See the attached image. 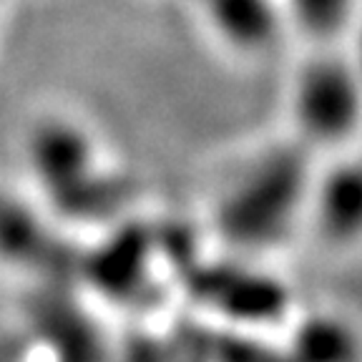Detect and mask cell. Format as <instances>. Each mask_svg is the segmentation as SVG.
Returning a JSON list of instances; mask_svg holds the SVG:
<instances>
[{
  "label": "cell",
  "instance_id": "obj_1",
  "mask_svg": "<svg viewBox=\"0 0 362 362\" xmlns=\"http://www.w3.org/2000/svg\"><path fill=\"white\" fill-rule=\"evenodd\" d=\"M199 300L219 320V329L249 332L255 327H272L287 320L289 297L287 289L264 274L244 269V267H211V269L184 272Z\"/></svg>",
  "mask_w": 362,
  "mask_h": 362
},
{
  "label": "cell",
  "instance_id": "obj_2",
  "mask_svg": "<svg viewBox=\"0 0 362 362\" xmlns=\"http://www.w3.org/2000/svg\"><path fill=\"white\" fill-rule=\"evenodd\" d=\"M0 259L18 269L66 274L74 269V252L16 199L0 192Z\"/></svg>",
  "mask_w": 362,
  "mask_h": 362
},
{
  "label": "cell",
  "instance_id": "obj_3",
  "mask_svg": "<svg viewBox=\"0 0 362 362\" xmlns=\"http://www.w3.org/2000/svg\"><path fill=\"white\" fill-rule=\"evenodd\" d=\"M357 179H337L327 194L325 204V224L334 239H352L357 234V216H360V204H357Z\"/></svg>",
  "mask_w": 362,
  "mask_h": 362
},
{
  "label": "cell",
  "instance_id": "obj_4",
  "mask_svg": "<svg viewBox=\"0 0 362 362\" xmlns=\"http://www.w3.org/2000/svg\"><path fill=\"white\" fill-rule=\"evenodd\" d=\"M174 362H206L202 355H197V352H187V355H181V360H174Z\"/></svg>",
  "mask_w": 362,
  "mask_h": 362
}]
</instances>
